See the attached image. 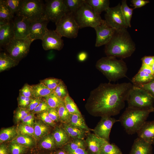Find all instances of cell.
Instances as JSON below:
<instances>
[{"instance_id":"8992f818","label":"cell","mask_w":154,"mask_h":154,"mask_svg":"<svg viewBox=\"0 0 154 154\" xmlns=\"http://www.w3.org/2000/svg\"><path fill=\"white\" fill-rule=\"evenodd\" d=\"M73 14L80 29L88 27L94 28L100 25L104 20L85 1Z\"/></svg>"},{"instance_id":"bcb514c9","label":"cell","mask_w":154,"mask_h":154,"mask_svg":"<svg viewBox=\"0 0 154 154\" xmlns=\"http://www.w3.org/2000/svg\"><path fill=\"white\" fill-rule=\"evenodd\" d=\"M133 85L145 90L154 99V77L150 82L147 84Z\"/></svg>"},{"instance_id":"c3c4849f","label":"cell","mask_w":154,"mask_h":154,"mask_svg":"<svg viewBox=\"0 0 154 154\" xmlns=\"http://www.w3.org/2000/svg\"><path fill=\"white\" fill-rule=\"evenodd\" d=\"M50 108L44 99L38 104L35 109L32 112L34 114L39 113L44 111H46Z\"/></svg>"},{"instance_id":"f546056e","label":"cell","mask_w":154,"mask_h":154,"mask_svg":"<svg viewBox=\"0 0 154 154\" xmlns=\"http://www.w3.org/2000/svg\"><path fill=\"white\" fill-rule=\"evenodd\" d=\"M18 134L17 128L12 127L1 129L0 131V143L13 140Z\"/></svg>"},{"instance_id":"3957f363","label":"cell","mask_w":154,"mask_h":154,"mask_svg":"<svg viewBox=\"0 0 154 154\" xmlns=\"http://www.w3.org/2000/svg\"><path fill=\"white\" fill-rule=\"evenodd\" d=\"M96 68L109 81L116 82L126 76L128 68L122 59L110 56L102 57L96 62Z\"/></svg>"},{"instance_id":"be15d7a7","label":"cell","mask_w":154,"mask_h":154,"mask_svg":"<svg viewBox=\"0 0 154 154\" xmlns=\"http://www.w3.org/2000/svg\"><path fill=\"white\" fill-rule=\"evenodd\" d=\"M151 68L153 73L154 75V63L151 66Z\"/></svg>"},{"instance_id":"681fc988","label":"cell","mask_w":154,"mask_h":154,"mask_svg":"<svg viewBox=\"0 0 154 154\" xmlns=\"http://www.w3.org/2000/svg\"><path fill=\"white\" fill-rule=\"evenodd\" d=\"M19 94L25 97L32 98V88L31 85L25 84L19 90Z\"/></svg>"},{"instance_id":"11a10c76","label":"cell","mask_w":154,"mask_h":154,"mask_svg":"<svg viewBox=\"0 0 154 154\" xmlns=\"http://www.w3.org/2000/svg\"><path fill=\"white\" fill-rule=\"evenodd\" d=\"M131 2L134 7V9L139 8L148 3L149 1L148 0H132Z\"/></svg>"},{"instance_id":"277c9868","label":"cell","mask_w":154,"mask_h":154,"mask_svg":"<svg viewBox=\"0 0 154 154\" xmlns=\"http://www.w3.org/2000/svg\"><path fill=\"white\" fill-rule=\"evenodd\" d=\"M153 109H141L127 107L119 118L126 132L129 135L136 133L146 121Z\"/></svg>"},{"instance_id":"836d02e7","label":"cell","mask_w":154,"mask_h":154,"mask_svg":"<svg viewBox=\"0 0 154 154\" xmlns=\"http://www.w3.org/2000/svg\"><path fill=\"white\" fill-rule=\"evenodd\" d=\"M33 138L29 135L18 134L12 140V142L17 143L26 147H29L34 144Z\"/></svg>"},{"instance_id":"ab89813d","label":"cell","mask_w":154,"mask_h":154,"mask_svg":"<svg viewBox=\"0 0 154 154\" xmlns=\"http://www.w3.org/2000/svg\"><path fill=\"white\" fill-rule=\"evenodd\" d=\"M40 145L42 147L46 149H54L56 145L52 134H47L42 138Z\"/></svg>"},{"instance_id":"94428289","label":"cell","mask_w":154,"mask_h":154,"mask_svg":"<svg viewBox=\"0 0 154 154\" xmlns=\"http://www.w3.org/2000/svg\"><path fill=\"white\" fill-rule=\"evenodd\" d=\"M0 154H8L7 148L6 145L3 144H1Z\"/></svg>"},{"instance_id":"9a60e30c","label":"cell","mask_w":154,"mask_h":154,"mask_svg":"<svg viewBox=\"0 0 154 154\" xmlns=\"http://www.w3.org/2000/svg\"><path fill=\"white\" fill-rule=\"evenodd\" d=\"M49 21L45 15L37 20L31 21L29 37L32 42L37 39L42 40L48 29L47 25Z\"/></svg>"},{"instance_id":"9f6ffc18","label":"cell","mask_w":154,"mask_h":154,"mask_svg":"<svg viewBox=\"0 0 154 154\" xmlns=\"http://www.w3.org/2000/svg\"><path fill=\"white\" fill-rule=\"evenodd\" d=\"M141 60L142 63L151 67L154 63V56H145L141 58Z\"/></svg>"},{"instance_id":"e0dca14e","label":"cell","mask_w":154,"mask_h":154,"mask_svg":"<svg viewBox=\"0 0 154 154\" xmlns=\"http://www.w3.org/2000/svg\"><path fill=\"white\" fill-rule=\"evenodd\" d=\"M136 133L139 138L154 144V120L146 121Z\"/></svg>"},{"instance_id":"44dd1931","label":"cell","mask_w":154,"mask_h":154,"mask_svg":"<svg viewBox=\"0 0 154 154\" xmlns=\"http://www.w3.org/2000/svg\"><path fill=\"white\" fill-rule=\"evenodd\" d=\"M52 133L56 146H64L70 141V137L62 127H55Z\"/></svg>"},{"instance_id":"5bb4252c","label":"cell","mask_w":154,"mask_h":154,"mask_svg":"<svg viewBox=\"0 0 154 154\" xmlns=\"http://www.w3.org/2000/svg\"><path fill=\"white\" fill-rule=\"evenodd\" d=\"M119 121L111 116L102 117L98 124L93 129L94 134L98 137L109 142L111 129L114 124Z\"/></svg>"},{"instance_id":"7402d4cb","label":"cell","mask_w":154,"mask_h":154,"mask_svg":"<svg viewBox=\"0 0 154 154\" xmlns=\"http://www.w3.org/2000/svg\"><path fill=\"white\" fill-rule=\"evenodd\" d=\"M14 17L4 0H0V26L12 21Z\"/></svg>"},{"instance_id":"4dcf8cb0","label":"cell","mask_w":154,"mask_h":154,"mask_svg":"<svg viewBox=\"0 0 154 154\" xmlns=\"http://www.w3.org/2000/svg\"><path fill=\"white\" fill-rule=\"evenodd\" d=\"M67 124L78 128L87 132L90 130L82 115L71 114L70 121Z\"/></svg>"},{"instance_id":"9c48e42d","label":"cell","mask_w":154,"mask_h":154,"mask_svg":"<svg viewBox=\"0 0 154 154\" xmlns=\"http://www.w3.org/2000/svg\"><path fill=\"white\" fill-rule=\"evenodd\" d=\"M16 16L24 17L31 21L38 19L45 16L44 4L40 0H24L22 7Z\"/></svg>"},{"instance_id":"f1b7e54d","label":"cell","mask_w":154,"mask_h":154,"mask_svg":"<svg viewBox=\"0 0 154 154\" xmlns=\"http://www.w3.org/2000/svg\"><path fill=\"white\" fill-rule=\"evenodd\" d=\"M154 77V75L148 74L139 69L132 78L131 81L133 85L145 84L150 82Z\"/></svg>"},{"instance_id":"6125c7cd","label":"cell","mask_w":154,"mask_h":154,"mask_svg":"<svg viewBox=\"0 0 154 154\" xmlns=\"http://www.w3.org/2000/svg\"><path fill=\"white\" fill-rule=\"evenodd\" d=\"M56 154H69L64 150H62L58 151Z\"/></svg>"},{"instance_id":"d590c367","label":"cell","mask_w":154,"mask_h":154,"mask_svg":"<svg viewBox=\"0 0 154 154\" xmlns=\"http://www.w3.org/2000/svg\"><path fill=\"white\" fill-rule=\"evenodd\" d=\"M8 7L15 17L20 11L23 5L24 0H4Z\"/></svg>"},{"instance_id":"d6986e66","label":"cell","mask_w":154,"mask_h":154,"mask_svg":"<svg viewBox=\"0 0 154 154\" xmlns=\"http://www.w3.org/2000/svg\"><path fill=\"white\" fill-rule=\"evenodd\" d=\"M129 154H153L152 145L138 137L134 140Z\"/></svg>"},{"instance_id":"2e32d148","label":"cell","mask_w":154,"mask_h":154,"mask_svg":"<svg viewBox=\"0 0 154 154\" xmlns=\"http://www.w3.org/2000/svg\"><path fill=\"white\" fill-rule=\"evenodd\" d=\"M13 22L15 38H24L29 37L31 21L22 16H15Z\"/></svg>"},{"instance_id":"52a82bcc","label":"cell","mask_w":154,"mask_h":154,"mask_svg":"<svg viewBox=\"0 0 154 154\" xmlns=\"http://www.w3.org/2000/svg\"><path fill=\"white\" fill-rule=\"evenodd\" d=\"M32 42L29 37L24 38H14L5 48L6 53L19 62L29 53Z\"/></svg>"},{"instance_id":"db71d44e","label":"cell","mask_w":154,"mask_h":154,"mask_svg":"<svg viewBox=\"0 0 154 154\" xmlns=\"http://www.w3.org/2000/svg\"><path fill=\"white\" fill-rule=\"evenodd\" d=\"M32 98L27 97L19 94L17 98L19 108L23 107L28 102L31 101Z\"/></svg>"},{"instance_id":"7c38bea8","label":"cell","mask_w":154,"mask_h":154,"mask_svg":"<svg viewBox=\"0 0 154 154\" xmlns=\"http://www.w3.org/2000/svg\"><path fill=\"white\" fill-rule=\"evenodd\" d=\"M62 37L55 30L48 29L41 40L43 49L46 50L51 49L60 50L64 45Z\"/></svg>"},{"instance_id":"f907efd6","label":"cell","mask_w":154,"mask_h":154,"mask_svg":"<svg viewBox=\"0 0 154 154\" xmlns=\"http://www.w3.org/2000/svg\"><path fill=\"white\" fill-rule=\"evenodd\" d=\"M48 115L51 119L55 123L60 121L57 108H50L47 111Z\"/></svg>"},{"instance_id":"ba28073f","label":"cell","mask_w":154,"mask_h":154,"mask_svg":"<svg viewBox=\"0 0 154 154\" xmlns=\"http://www.w3.org/2000/svg\"><path fill=\"white\" fill-rule=\"evenodd\" d=\"M55 24V31L62 37L72 38L77 37L80 28L73 13H67Z\"/></svg>"},{"instance_id":"f35d334b","label":"cell","mask_w":154,"mask_h":154,"mask_svg":"<svg viewBox=\"0 0 154 154\" xmlns=\"http://www.w3.org/2000/svg\"><path fill=\"white\" fill-rule=\"evenodd\" d=\"M60 121L63 123H69L71 119V114L66 108L64 103L57 108Z\"/></svg>"},{"instance_id":"816d5d0a","label":"cell","mask_w":154,"mask_h":154,"mask_svg":"<svg viewBox=\"0 0 154 154\" xmlns=\"http://www.w3.org/2000/svg\"><path fill=\"white\" fill-rule=\"evenodd\" d=\"M42 98H32L27 109L31 112H32L42 101Z\"/></svg>"},{"instance_id":"f5cc1de1","label":"cell","mask_w":154,"mask_h":154,"mask_svg":"<svg viewBox=\"0 0 154 154\" xmlns=\"http://www.w3.org/2000/svg\"><path fill=\"white\" fill-rule=\"evenodd\" d=\"M34 114L30 112L21 121L22 123L33 127L34 124Z\"/></svg>"},{"instance_id":"91938a15","label":"cell","mask_w":154,"mask_h":154,"mask_svg":"<svg viewBox=\"0 0 154 154\" xmlns=\"http://www.w3.org/2000/svg\"><path fill=\"white\" fill-rule=\"evenodd\" d=\"M87 56V54L86 52H81L78 55V59L80 61H83L86 60Z\"/></svg>"},{"instance_id":"74e56055","label":"cell","mask_w":154,"mask_h":154,"mask_svg":"<svg viewBox=\"0 0 154 154\" xmlns=\"http://www.w3.org/2000/svg\"><path fill=\"white\" fill-rule=\"evenodd\" d=\"M64 101L66 108L70 114L82 115L76 105L69 94L65 98Z\"/></svg>"},{"instance_id":"83f0119b","label":"cell","mask_w":154,"mask_h":154,"mask_svg":"<svg viewBox=\"0 0 154 154\" xmlns=\"http://www.w3.org/2000/svg\"><path fill=\"white\" fill-rule=\"evenodd\" d=\"M64 150L68 154L76 150L82 148L86 149L87 145L85 140L84 139H73L64 146Z\"/></svg>"},{"instance_id":"e7e4bbea","label":"cell","mask_w":154,"mask_h":154,"mask_svg":"<svg viewBox=\"0 0 154 154\" xmlns=\"http://www.w3.org/2000/svg\"><path fill=\"white\" fill-rule=\"evenodd\" d=\"M153 112L154 113V109H153Z\"/></svg>"},{"instance_id":"4fadbf2b","label":"cell","mask_w":154,"mask_h":154,"mask_svg":"<svg viewBox=\"0 0 154 154\" xmlns=\"http://www.w3.org/2000/svg\"><path fill=\"white\" fill-rule=\"evenodd\" d=\"M94 28L96 35L95 46L97 47L107 44L111 40L116 31L109 26L104 20L100 25Z\"/></svg>"},{"instance_id":"8d00e7d4","label":"cell","mask_w":154,"mask_h":154,"mask_svg":"<svg viewBox=\"0 0 154 154\" xmlns=\"http://www.w3.org/2000/svg\"><path fill=\"white\" fill-rule=\"evenodd\" d=\"M121 7L126 24L128 27H131V21L134 9L130 8L128 7L126 0L122 1Z\"/></svg>"},{"instance_id":"cb8c5ba5","label":"cell","mask_w":154,"mask_h":154,"mask_svg":"<svg viewBox=\"0 0 154 154\" xmlns=\"http://www.w3.org/2000/svg\"><path fill=\"white\" fill-rule=\"evenodd\" d=\"M86 2L97 14L100 15L105 11L109 7L110 1L109 0H85Z\"/></svg>"},{"instance_id":"6f0895ef","label":"cell","mask_w":154,"mask_h":154,"mask_svg":"<svg viewBox=\"0 0 154 154\" xmlns=\"http://www.w3.org/2000/svg\"><path fill=\"white\" fill-rule=\"evenodd\" d=\"M140 69L148 74H153L151 67L145 65L143 63H142Z\"/></svg>"},{"instance_id":"b9f144b4","label":"cell","mask_w":154,"mask_h":154,"mask_svg":"<svg viewBox=\"0 0 154 154\" xmlns=\"http://www.w3.org/2000/svg\"><path fill=\"white\" fill-rule=\"evenodd\" d=\"M18 134L29 135L35 139L33 127L20 124L17 127Z\"/></svg>"},{"instance_id":"f6af8a7d","label":"cell","mask_w":154,"mask_h":154,"mask_svg":"<svg viewBox=\"0 0 154 154\" xmlns=\"http://www.w3.org/2000/svg\"><path fill=\"white\" fill-rule=\"evenodd\" d=\"M26 147L19 144L12 142L10 146L11 154H21L25 151Z\"/></svg>"},{"instance_id":"7bdbcfd3","label":"cell","mask_w":154,"mask_h":154,"mask_svg":"<svg viewBox=\"0 0 154 154\" xmlns=\"http://www.w3.org/2000/svg\"><path fill=\"white\" fill-rule=\"evenodd\" d=\"M62 80L60 79L50 78L40 80V82L43 84L49 89L53 91Z\"/></svg>"},{"instance_id":"7dc6e473","label":"cell","mask_w":154,"mask_h":154,"mask_svg":"<svg viewBox=\"0 0 154 154\" xmlns=\"http://www.w3.org/2000/svg\"><path fill=\"white\" fill-rule=\"evenodd\" d=\"M38 116L40 119L49 125L53 127H56L55 123L49 117L47 111L39 113Z\"/></svg>"},{"instance_id":"ffe728a7","label":"cell","mask_w":154,"mask_h":154,"mask_svg":"<svg viewBox=\"0 0 154 154\" xmlns=\"http://www.w3.org/2000/svg\"><path fill=\"white\" fill-rule=\"evenodd\" d=\"M103 139L95 134L89 133L85 140L87 150L90 154H100Z\"/></svg>"},{"instance_id":"30bf717a","label":"cell","mask_w":154,"mask_h":154,"mask_svg":"<svg viewBox=\"0 0 154 154\" xmlns=\"http://www.w3.org/2000/svg\"><path fill=\"white\" fill-rule=\"evenodd\" d=\"M105 18L107 24L116 30L127 29L128 27L119 3L114 7H109L106 11Z\"/></svg>"},{"instance_id":"5b68a950","label":"cell","mask_w":154,"mask_h":154,"mask_svg":"<svg viewBox=\"0 0 154 154\" xmlns=\"http://www.w3.org/2000/svg\"><path fill=\"white\" fill-rule=\"evenodd\" d=\"M127 101L129 107L141 109H153L154 108L153 97L145 90L133 85Z\"/></svg>"},{"instance_id":"8fae6325","label":"cell","mask_w":154,"mask_h":154,"mask_svg":"<svg viewBox=\"0 0 154 154\" xmlns=\"http://www.w3.org/2000/svg\"><path fill=\"white\" fill-rule=\"evenodd\" d=\"M45 2V15L50 21L56 23L67 13L64 0H47Z\"/></svg>"},{"instance_id":"4316f807","label":"cell","mask_w":154,"mask_h":154,"mask_svg":"<svg viewBox=\"0 0 154 154\" xmlns=\"http://www.w3.org/2000/svg\"><path fill=\"white\" fill-rule=\"evenodd\" d=\"M62 127L70 137L73 139L84 138L87 132L66 123H63Z\"/></svg>"},{"instance_id":"680465c9","label":"cell","mask_w":154,"mask_h":154,"mask_svg":"<svg viewBox=\"0 0 154 154\" xmlns=\"http://www.w3.org/2000/svg\"><path fill=\"white\" fill-rule=\"evenodd\" d=\"M69 154H90L86 149H78Z\"/></svg>"},{"instance_id":"60d3db41","label":"cell","mask_w":154,"mask_h":154,"mask_svg":"<svg viewBox=\"0 0 154 154\" xmlns=\"http://www.w3.org/2000/svg\"><path fill=\"white\" fill-rule=\"evenodd\" d=\"M53 92L57 96L64 100L69 94L66 86L62 80L53 90Z\"/></svg>"},{"instance_id":"1f68e13d","label":"cell","mask_w":154,"mask_h":154,"mask_svg":"<svg viewBox=\"0 0 154 154\" xmlns=\"http://www.w3.org/2000/svg\"><path fill=\"white\" fill-rule=\"evenodd\" d=\"M100 154H122V153L116 145L103 139Z\"/></svg>"},{"instance_id":"d4e9b609","label":"cell","mask_w":154,"mask_h":154,"mask_svg":"<svg viewBox=\"0 0 154 154\" xmlns=\"http://www.w3.org/2000/svg\"><path fill=\"white\" fill-rule=\"evenodd\" d=\"M32 88V98H42L47 96L53 92L43 84L40 83L31 85Z\"/></svg>"},{"instance_id":"484cf974","label":"cell","mask_w":154,"mask_h":154,"mask_svg":"<svg viewBox=\"0 0 154 154\" xmlns=\"http://www.w3.org/2000/svg\"><path fill=\"white\" fill-rule=\"evenodd\" d=\"M19 63L9 56L5 52L0 53V72L15 66L18 65Z\"/></svg>"},{"instance_id":"7a4b0ae2","label":"cell","mask_w":154,"mask_h":154,"mask_svg":"<svg viewBox=\"0 0 154 154\" xmlns=\"http://www.w3.org/2000/svg\"><path fill=\"white\" fill-rule=\"evenodd\" d=\"M105 53L107 56L121 59L130 56L136 47L127 29L116 30L110 41L105 45Z\"/></svg>"},{"instance_id":"6da1fadb","label":"cell","mask_w":154,"mask_h":154,"mask_svg":"<svg viewBox=\"0 0 154 154\" xmlns=\"http://www.w3.org/2000/svg\"><path fill=\"white\" fill-rule=\"evenodd\" d=\"M133 86L130 82L101 83L91 91L85 108L90 114L95 116L117 115L124 108Z\"/></svg>"},{"instance_id":"ee69618b","label":"cell","mask_w":154,"mask_h":154,"mask_svg":"<svg viewBox=\"0 0 154 154\" xmlns=\"http://www.w3.org/2000/svg\"><path fill=\"white\" fill-rule=\"evenodd\" d=\"M30 112L27 109L19 108L15 113V119L16 122L22 121Z\"/></svg>"},{"instance_id":"603a6c76","label":"cell","mask_w":154,"mask_h":154,"mask_svg":"<svg viewBox=\"0 0 154 154\" xmlns=\"http://www.w3.org/2000/svg\"><path fill=\"white\" fill-rule=\"evenodd\" d=\"M33 127L35 139H37L47 135L50 130L49 125L41 119L35 120Z\"/></svg>"},{"instance_id":"d6a6232c","label":"cell","mask_w":154,"mask_h":154,"mask_svg":"<svg viewBox=\"0 0 154 154\" xmlns=\"http://www.w3.org/2000/svg\"><path fill=\"white\" fill-rule=\"evenodd\" d=\"M44 98L50 108H57L64 103V100L57 96L53 92Z\"/></svg>"},{"instance_id":"e575fe53","label":"cell","mask_w":154,"mask_h":154,"mask_svg":"<svg viewBox=\"0 0 154 154\" xmlns=\"http://www.w3.org/2000/svg\"><path fill=\"white\" fill-rule=\"evenodd\" d=\"M67 13L73 14L85 2V0H64Z\"/></svg>"},{"instance_id":"ac0fdd59","label":"cell","mask_w":154,"mask_h":154,"mask_svg":"<svg viewBox=\"0 0 154 154\" xmlns=\"http://www.w3.org/2000/svg\"><path fill=\"white\" fill-rule=\"evenodd\" d=\"M15 38L13 21L0 26V46L5 48Z\"/></svg>"}]
</instances>
